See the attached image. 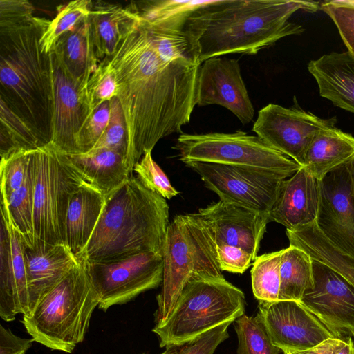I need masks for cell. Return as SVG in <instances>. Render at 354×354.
Masks as SVG:
<instances>
[{"mask_svg": "<svg viewBox=\"0 0 354 354\" xmlns=\"http://www.w3.org/2000/svg\"><path fill=\"white\" fill-rule=\"evenodd\" d=\"M43 147L28 124L0 100L1 158L19 151Z\"/></svg>", "mask_w": 354, "mask_h": 354, "instance_id": "31", "label": "cell"}, {"mask_svg": "<svg viewBox=\"0 0 354 354\" xmlns=\"http://www.w3.org/2000/svg\"><path fill=\"white\" fill-rule=\"evenodd\" d=\"M174 149L179 159L248 167L271 171L287 178L301 166L258 136L238 130L234 133H180Z\"/></svg>", "mask_w": 354, "mask_h": 354, "instance_id": "9", "label": "cell"}, {"mask_svg": "<svg viewBox=\"0 0 354 354\" xmlns=\"http://www.w3.org/2000/svg\"><path fill=\"white\" fill-rule=\"evenodd\" d=\"M217 260L221 271L243 273L254 259L244 250L227 245H216Z\"/></svg>", "mask_w": 354, "mask_h": 354, "instance_id": "44", "label": "cell"}, {"mask_svg": "<svg viewBox=\"0 0 354 354\" xmlns=\"http://www.w3.org/2000/svg\"><path fill=\"white\" fill-rule=\"evenodd\" d=\"M337 354H354V342L351 338H347L344 344L339 348Z\"/></svg>", "mask_w": 354, "mask_h": 354, "instance_id": "48", "label": "cell"}, {"mask_svg": "<svg viewBox=\"0 0 354 354\" xmlns=\"http://www.w3.org/2000/svg\"><path fill=\"white\" fill-rule=\"evenodd\" d=\"M283 250L257 256L251 269L254 297L259 301L279 300L281 284L280 268Z\"/></svg>", "mask_w": 354, "mask_h": 354, "instance_id": "33", "label": "cell"}, {"mask_svg": "<svg viewBox=\"0 0 354 354\" xmlns=\"http://www.w3.org/2000/svg\"><path fill=\"white\" fill-rule=\"evenodd\" d=\"M34 174V230L50 244L66 243V218L70 198L87 182L66 153L53 142L31 151Z\"/></svg>", "mask_w": 354, "mask_h": 354, "instance_id": "8", "label": "cell"}, {"mask_svg": "<svg viewBox=\"0 0 354 354\" xmlns=\"http://www.w3.org/2000/svg\"><path fill=\"white\" fill-rule=\"evenodd\" d=\"M312 258L303 250L289 245L281 259L279 300L299 301L313 287Z\"/></svg>", "mask_w": 354, "mask_h": 354, "instance_id": "30", "label": "cell"}, {"mask_svg": "<svg viewBox=\"0 0 354 354\" xmlns=\"http://www.w3.org/2000/svg\"><path fill=\"white\" fill-rule=\"evenodd\" d=\"M34 340L15 335L11 330L0 326V354H26Z\"/></svg>", "mask_w": 354, "mask_h": 354, "instance_id": "45", "label": "cell"}, {"mask_svg": "<svg viewBox=\"0 0 354 354\" xmlns=\"http://www.w3.org/2000/svg\"><path fill=\"white\" fill-rule=\"evenodd\" d=\"M118 84L127 131V162L136 163L158 142L190 122L198 99L201 65L165 63L155 52L140 18L107 58Z\"/></svg>", "mask_w": 354, "mask_h": 354, "instance_id": "1", "label": "cell"}, {"mask_svg": "<svg viewBox=\"0 0 354 354\" xmlns=\"http://www.w3.org/2000/svg\"><path fill=\"white\" fill-rule=\"evenodd\" d=\"M319 183L320 206L316 223L334 245L354 257V203L345 162Z\"/></svg>", "mask_w": 354, "mask_h": 354, "instance_id": "18", "label": "cell"}, {"mask_svg": "<svg viewBox=\"0 0 354 354\" xmlns=\"http://www.w3.org/2000/svg\"><path fill=\"white\" fill-rule=\"evenodd\" d=\"M230 320L185 342L166 346L161 354H213L218 346L228 338Z\"/></svg>", "mask_w": 354, "mask_h": 354, "instance_id": "39", "label": "cell"}, {"mask_svg": "<svg viewBox=\"0 0 354 354\" xmlns=\"http://www.w3.org/2000/svg\"><path fill=\"white\" fill-rule=\"evenodd\" d=\"M289 245L306 252L313 259L337 271L354 286V257L334 245L319 230L316 221L294 230H286Z\"/></svg>", "mask_w": 354, "mask_h": 354, "instance_id": "28", "label": "cell"}, {"mask_svg": "<svg viewBox=\"0 0 354 354\" xmlns=\"http://www.w3.org/2000/svg\"><path fill=\"white\" fill-rule=\"evenodd\" d=\"M3 197L24 244H33L37 238L34 230V174L31 153L28 173L24 183L8 198Z\"/></svg>", "mask_w": 354, "mask_h": 354, "instance_id": "32", "label": "cell"}, {"mask_svg": "<svg viewBox=\"0 0 354 354\" xmlns=\"http://www.w3.org/2000/svg\"><path fill=\"white\" fill-rule=\"evenodd\" d=\"M345 165L348 173L350 193L354 203V155L345 162Z\"/></svg>", "mask_w": 354, "mask_h": 354, "instance_id": "47", "label": "cell"}, {"mask_svg": "<svg viewBox=\"0 0 354 354\" xmlns=\"http://www.w3.org/2000/svg\"><path fill=\"white\" fill-rule=\"evenodd\" d=\"M319 181L304 167L283 179L268 214L269 223H278L289 230L315 223L320 206Z\"/></svg>", "mask_w": 354, "mask_h": 354, "instance_id": "20", "label": "cell"}, {"mask_svg": "<svg viewBox=\"0 0 354 354\" xmlns=\"http://www.w3.org/2000/svg\"><path fill=\"white\" fill-rule=\"evenodd\" d=\"M110 119V101L100 105L88 118L77 138L79 153L90 151L105 131Z\"/></svg>", "mask_w": 354, "mask_h": 354, "instance_id": "43", "label": "cell"}, {"mask_svg": "<svg viewBox=\"0 0 354 354\" xmlns=\"http://www.w3.org/2000/svg\"><path fill=\"white\" fill-rule=\"evenodd\" d=\"M345 340L339 337L329 338L318 345L305 350H285L283 354H337L344 344Z\"/></svg>", "mask_w": 354, "mask_h": 354, "instance_id": "46", "label": "cell"}, {"mask_svg": "<svg viewBox=\"0 0 354 354\" xmlns=\"http://www.w3.org/2000/svg\"><path fill=\"white\" fill-rule=\"evenodd\" d=\"M95 53L99 62L111 57L137 24L139 17L130 6L93 2L88 15Z\"/></svg>", "mask_w": 354, "mask_h": 354, "instance_id": "23", "label": "cell"}, {"mask_svg": "<svg viewBox=\"0 0 354 354\" xmlns=\"http://www.w3.org/2000/svg\"><path fill=\"white\" fill-rule=\"evenodd\" d=\"M237 354H280L256 317L243 315L235 320Z\"/></svg>", "mask_w": 354, "mask_h": 354, "instance_id": "36", "label": "cell"}, {"mask_svg": "<svg viewBox=\"0 0 354 354\" xmlns=\"http://www.w3.org/2000/svg\"><path fill=\"white\" fill-rule=\"evenodd\" d=\"M166 199L131 174L105 196L97 225L83 251L85 261H108L142 252L163 254L169 221Z\"/></svg>", "mask_w": 354, "mask_h": 354, "instance_id": "4", "label": "cell"}, {"mask_svg": "<svg viewBox=\"0 0 354 354\" xmlns=\"http://www.w3.org/2000/svg\"><path fill=\"white\" fill-rule=\"evenodd\" d=\"M105 196L83 183L72 194L66 212V243L77 257L86 247L100 216Z\"/></svg>", "mask_w": 354, "mask_h": 354, "instance_id": "24", "label": "cell"}, {"mask_svg": "<svg viewBox=\"0 0 354 354\" xmlns=\"http://www.w3.org/2000/svg\"><path fill=\"white\" fill-rule=\"evenodd\" d=\"M198 214L212 230L216 245L239 247L256 259L269 223L267 215L220 200L199 209Z\"/></svg>", "mask_w": 354, "mask_h": 354, "instance_id": "19", "label": "cell"}, {"mask_svg": "<svg viewBox=\"0 0 354 354\" xmlns=\"http://www.w3.org/2000/svg\"><path fill=\"white\" fill-rule=\"evenodd\" d=\"M320 3L296 0H213L187 18L183 30L201 64L232 53L255 55L279 39L301 34L304 28L289 21L295 12H314Z\"/></svg>", "mask_w": 354, "mask_h": 354, "instance_id": "2", "label": "cell"}, {"mask_svg": "<svg viewBox=\"0 0 354 354\" xmlns=\"http://www.w3.org/2000/svg\"><path fill=\"white\" fill-rule=\"evenodd\" d=\"M50 57L53 88L51 142L66 154H77L79 133L92 113L88 92L70 77L53 51Z\"/></svg>", "mask_w": 354, "mask_h": 354, "instance_id": "17", "label": "cell"}, {"mask_svg": "<svg viewBox=\"0 0 354 354\" xmlns=\"http://www.w3.org/2000/svg\"><path fill=\"white\" fill-rule=\"evenodd\" d=\"M209 1H144L132 2L130 6L144 21L150 24L186 21L197 8Z\"/></svg>", "mask_w": 354, "mask_h": 354, "instance_id": "35", "label": "cell"}, {"mask_svg": "<svg viewBox=\"0 0 354 354\" xmlns=\"http://www.w3.org/2000/svg\"><path fill=\"white\" fill-rule=\"evenodd\" d=\"M140 21L155 52L162 62L167 64L185 62L201 65L196 51L183 30L184 26L176 24H152L140 18Z\"/></svg>", "mask_w": 354, "mask_h": 354, "instance_id": "29", "label": "cell"}, {"mask_svg": "<svg viewBox=\"0 0 354 354\" xmlns=\"http://www.w3.org/2000/svg\"><path fill=\"white\" fill-rule=\"evenodd\" d=\"M354 155V137L335 127L318 131L307 149L304 167L317 180Z\"/></svg>", "mask_w": 354, "mask_h": 354, "instance_id": "27", "label": "cell"}, {"mask_svg": "<svg viewBox=\"0 0 354 354\" xmlns=\"http://www.w3.org/2000/svg\"><path fill=\"white\" fill-rule=\"evenodd\" d=\"M210 104L228 109L243 124L252 121L254 109L236 59L216 57L201 64L197 105Z\"/></svg>", "mask_w": 354, "mask_h": 354, "instance_id": "16", "label": "cell"}, {"mask_svg": "<svg viewBox=\"0 0 354 354\" xmlns=\"http://www.w3.org/2000/svg\"><path fill=\"white\" fill-rule=\"evenodd\" d=\"M24 259L30 315L44 297L79 263L80 259L67 245L50 244L37 238L33 244L24 245Z\"/></svg>", "mask_w": 354, "mask_h": 354, "instance_id": "21", "label": "cell"}, {"mask_svg": "<svg viewBox=\"0 0 354 354\" xmlns=\"http://www.w3.org/2000/svg\"><path fill=\"white\" fill-rule=\"evenodd\" d=\"M243 291L224 277H193L186 283L169 317L153 332L164 347L192 339L244 315Z\"/></svg>", "mask_w": 354, "mask_h": 354, "instance_id": "7", "label": "cell"}, {"mask_svg": "<svg viewBox=\"0 0 354 354\" xmlns=\"http://www.w3.org/2000/svg\"><path fill=\"white\" fill-rule=\"evenodd\" d=\"M220 201L267 215L283 175L261 169L207 162H187Z\"/></svg>", "mask_w": 354, "mask_h": 354, "instance_id": "11", "label": "cell"}, {"mask_svg": "<svg viewBox=\"0 0 354 354\" xmlns=\"http://www.w3.org/2000/svg\"><path fill=\"white\" fill-rule=\"evenodd\" d=\"M87 92L92 113L104 102L116 97L118 84L107 59L100 62L88 81Z\"/></svg>", "mask_w": 354, "mask_h": 354, "instance_id": "41", "label": "cell"}, {"mask_svg": "<svg viewBox=\"0 0 354 354\" xmlns=\"http://www.w3.org/2000/svg\"><path fill=\"white\" fill-rule=\"evenodd\" d=\"M320 9L333 21L348 52L354 57V0L324 1Z\"/></svg>", "mask_w": 354, "mask_h": 354, "instance_id": "42", "label": "cell"}, {"mask_svg": "<svg viewBox=\"0 0 354 354\" xmlns=\"http://www.w3.org/2000/svg\"><path fill=\"white\" fill-rule=\"evenodd\" d=\"M92 6L91 0H75L59 6L55 17L50 21L41 39V50L46 54L53 51L60 37L88 15Z\"/></svg>", "mask_w": 354, "mask_h": 354, "instance_id": "34", "label": "cell"}, {"mask_svg": "<svg viewBox=\"0 0 354 354\" xmlns=\"http://www.w3.org/2000/svg\"><path fill=\"white\" fill-rule=\"evenodd\" d=\"M101 149L113 150L124 155L126 158L127 157L128 141L127 126L120 104L116 97L110 100V119L109 124L98 142L91 150Z\"/></svg>", "mask_w": 354, "mask_h": 354, "instance_id": "37", "label": "cell"}, {"mask_svg": "<svg viewBox=\"0 0 354 354\" xmlns=\"http://www.w3.org/2000/svg\"><path fill=\"white\" fill-rule=\"evenodd\" d=\"M313 287L299 302L339 337L354 330V286L328 266L313 259Z\"/></svg>", "mask_w": 354, "mask_h": 354, "instance_id": "15", "label": "cell"}, {"mask_svg": "<svg viewBox=\"0 0 354 354\" xmlns=\"http://www.w3.org/2000/svg\"><path fill=\"white\" fill-rule=\"evenodd\" d=\"M337 120L321 118L296 108L268 104L258 112L252 131L271 147L303 166L308 146L319 131Z\"/></svg>", "mask_w": 354, "mask_h": 354, "instance_id": "12", "label": "cell"}, {"mask_svg": "<svg viewBox=\"0 0 354 354\" xmlns=\"http://www.w3.org/2000/svg\"><path fill=\"white\" fill-rule=\"evenodd\" d=\"M29 315V290L24 245L1 196L0 316L13 321L16 315Z\"/></svg>", "mask_w": 354, "mask_h": 354, "instance_id": "14", "label": "cell"}, {"mask_svg": "<svg viewBox=\"0 0 354 354\" xmlns=\"http://www.w3.org/2000/svg\"><path fill=\"white\" fill-rule=\"evenodd\" d=\"M50 21L0 17V100L31 128L42 146L52 140L53 88L50 53L40 41Z\"/></svg>", "mask_w": 354, "mask_h": 354, "instance_id": "3", "label": "cell"}, {"mask_svg": "<svg viewBox=\"0 0 354 354\" xmlns=\"http://www.w3.org/2000/svg\"><path fill=\"white\" fill-rule=\"evenodd\" d=\"M258 310L256 318L281 351L305 350L338 337L299 301H259Z\"/></svg>", "mask_w": 354, "mask_h": 354, "instance_id": "13", "label": "cell"}, {"mask_svg": "<svg viewBox=\"0 0 354 354\" xmlns=\"http://www.w3.org/2000/svg\"><path fill=\"white\" fill-rule=\"evenodd\" d=\"M85 263L100 298L98 307L104 311L159 286L163 279V254L159 253L142 252L112 261Z\"/></svg>", "mask_w": 354, "mask_h": 354, "instance_id": "10", "label": "cell"}, {"mask_svg": "<svg viewBox=\"0 0 354 354\" xmlns=\"http://www.w3.org/2000/svg\"><path fill=\"white\" fill-rule=\"evenodd\" d=\"M351 333L353 335V337H354V330H353V331H352Z\"/></svg>", "mask_w": 354, "mask_h": 354, "instance_id": "49", "label": "cell"}, {"mask_svg": "<svg viewBox=\"0 0 354 354\" xmlns=\"http://www.w3.org/2000/svg\"><path fill=\"white\" fill-rule=\"evenodd\" d=\"M308 70L322 97L354 113V57L348 51L333 52L310 61Z\"/></svg>", "mask_w": 354, "mask_h": 354, "instance_id": "22", "label": "cell"}, {"mask_svg": "<svg viewBox=\"0 0 354 354\" xmlns=\"http://www.w3.org/2000/svg\"><path fill=\"white\" fill-rule=\"evenodd\" d=\"M151 152L147 151L143 155L140 161L135 164L133 171L147 189L165 199H171L179 192L172 186L165 172L153 160Z\"/></svg>", "mask_w": 354, "mask_h": 354, "instance_id": "40", "label": "cell"}, {"mask_svg": "<svg viewBox=\"0 0 354 354\" xmlns=\"http://www.w3.org/2000/svg\"><path fill=\"white\" fill-rule=\"evenodd\" d=\"M32 151H19L1 158V195L8 198L24 183Z\"/></svg>", "mask_w": 354, "mask_h": 354, "instance_id": "38", "label": "cell"}, {"mask_svg": "<svg viewBox=\"0 0 354 354\" xmlns=\"http://www.w3.org/2000/svg\"><path fill=\"white\" fill-rule=\"evenodd\" d=\"M70 77L83 91L100 63L91 38L88 16L73 30L62 35L53 50Z\"/></svg>", "mask_w": 354, "mask_h": 354, "instance_id": "25", "label": "cell"}, {"mask_svg": "<svg viewBox=\"0 0 354 354\" xmlns=\"http://www.w3.org/2000/svg\"><path fill=\"white\" fill-rule=\"evenodd\" d=\"M67 156L77 172L105 196L123 184L133 172L126 157L113 150L101 149Z\"/></svg>", "mask_w": 354, "mask_h": 354, "instance_id": "26", "label": "cell"}, {"mask_svg": "<svg viewBox=\"0 0 354 354\" xmlns=\"http://www.w3.org/2000/svg\"><path fill=\"white\" fill-rule=\"evenodd\" d=\"M162 289L157 296L156 324L170 315L186 283L193 277H223L214 234L198 214L176 216L169 223L163 250Z\"/></svg>", "mask_w": 354, "mask_h": 354, "instance_id": "6", "label": "cell"}, {"mask_svg": "<svg viewBox=\"0 0 354 354\" xmlns=\"http://www.w3.org/2000/svg\"><path fill=\"white\" fill-rule=\"evenodd\" d=\"M99 304L86 263L80 260L21 322L34 342L70 353L83 342Z\"/></svg>", "mask_w": 354, "mask_h": 354, "instance_id": "5", "label": "cell"}]
</instances>
